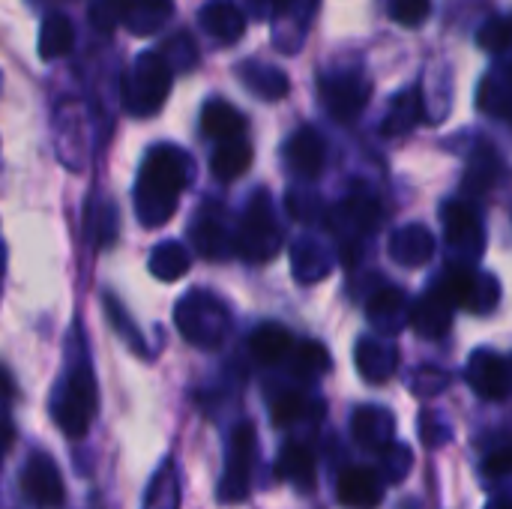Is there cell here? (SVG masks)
I'll return each mask as SVG.
<instances>
[{
  "label": "cell",
  "mask_w": 512,
  "mask_h": 509,
  "mask_svg": "<svg viewBox=\"0 0 512 509\" xmlns=\"http://www.w3.org/2000/svg\"><path fill=\"white\" fill-rule=\"evenodd\" d=\"M477 45L498 54V51H507L512 45V15H495L489 18L480 33H477Z\"/></svg>",
  "instance_id": "38"
},
{
  "label": "cell",
  "mask_w": 512,
  "mask_h": 509,
  "mask_svg": "<svg viewBox=\"0 0 512 509\" xmlns=\"http://www.w3.org/2000/svg\"><path fill=\"white\" fill-rule=\"evenodd\" d=\"M255 456H258V435L252 423H237L228 435L225 447V471L219 480V501L222 504H243L252 492V474H255Z\"/></svg>",
  "instance_id": "6"
},
{
  "label": "cell",
  "mask_w": 512,
  "mask_h": 509,
  "mask_svg": "<svg viewBox=\"0 0 512 509\" xmlns=\"http://www.w3.org/2000/svg\"><path fill=\"white\" fill-rule=\"evenodd\" d=\"M366 315H369V324L378 327V330L387 333V336H396V333H402V330L411 324L408 297H405V291L396 288V285H381V288L369 297Z\"/></svg>",
  "instance_id": "14"
},
{
  "label": "cell",
  "mask_w": 512,
  "mask_h": 509,
  "mask_svg": "<svg viewBox=\"0 0 512 509\" xmlns=\"http://www.w3.org/2000/svg\"><path fill=\"white\" fill-rule=\"evenodd\" d=\"M495 177H498V159L492 156V150H483V153H477V159L471 162V168L465 174V192L486 195L492 189Z\"/></svg>",
  "instance_id": "37"
},
{
  "label": "cell",
  "mask_w": 512,
  "mask_h": 509,
  "mask_svg": "<svg viewBox=\"0 0 512 509\" xmlns=\"http://www.w3.org/2000/svg\"><path fill=\"white\" fill-rule=\"evenodd\" d=\"M189 270V249L177 240H162L150 252V273L159 282H177Z\"/></svg>",
  "instance_id": "29"
},
{
  "label": "cell",
  "mask_w": 512,
  "mask_h": 509,
  "mask_svg": "<svg viewBox=\"0 0 512 509\" xmlns=\"http://www.w3.org/2000/svg\"><path fill=\"white\" fill-rule=\"evenodd\" d=\"M21 492L39 509H57L66 501L60 468L48 453H30V459L21 468Z\"/></svg>",
  "instance_id": "9"
},
{
  "label": "cell",
  "mask_w": 512,
  "mask_h": 509,
  "mask_svg": "<svg viewBox=\"0 0 512 509\" xmlns=\"http://www.w3.org/2000/svg\"><path fill=\"white\" fill-rule=\"evenodd\" d=\"M390 258L402 267H423L435 255V237L426 225H405L396 228L390 237Z\"/></svg>",
  "instance_id": "20"
},
{
  "label": "cell",
  "mask_w": 512,
  "mask_h": 509,
  "mask_svg": "<svg viewBox=\"0 0 512 509\" xmlns=\"http://www.w3.org/2000/svg\"><path fill=\"white\" fill-rule=\"evenodd\" d=\"M336 498L348 509H375L384 498V477L369 465H348L339 471Z\"/></svg>",
  "instance_id": "12"
},
{
  "label": "cell",
  "mask_w": 512,
  "mask_h": 509,
  "mask_svg": "<svg viewBox=\"0 0 512 509\" xmlns=\"http://www.w3.org/2000/svg\"><path fill=\"white\" fill-rule=\"evenodd\" d=\"M486 509H512V495H498V498H492Z\"/></svg>",
  "instance_id": "47"
},
{
  "label": "cell",
  "mask_w": 512,
  "mask_h": 509,
  "mask_svg": "<svg viewBox=\"0 0 512 509\" xmlns=\"http://www.w3.org/2000/svg\"><path fill=\"white\" fill-rule=\"evenodd\" d=\"M201 129L207 138L231 141L246 132V117L225 99H207L201 108Z\"/></svg>",
  "instance_id": "24"
},
{
  "label": "cell",
  "mask_w": 512,
  "mask_h": 509,
  "mask_svg": "<svg viewBox=\"0 0 512 509\" xmlns=\"http://www.w3.org/2000/svg\"><path fill=\"white\" fill-rule=\"evenodd\" d=\"M378 213H381L378 198H375L369 189H354V192L345 198V204L339 207V216H342L345 225L354 228L357 234H369V231L378 225Z\"/></svg>",
  "instance_id": "31"
},
{
  "label": "cell",
  "mask_w": 512,
  "mask_h": 509,
  "mask_svg": "<svg viewBox=\"0 0 512 509\" xmlns=\"http://www.w3.org/2000/svg\"><path fill=\"white\" fill-rule=\"evenodd\" d=\"M192 240H195V249L210 258V261H222L228 258L231 252H237V237H231V228H228V213L222 204H204L195 216V225H192Z\"/></svg>",
  "instance_id": "11"
},
{
  "label": "cell",
  "mask_w": 512,
  "mask_h": 509,
  "mask_svg": "<svg viewBox=\"0 0 512 509\" xmlns=\"http://www.w3.org/2000/svg\"><path fill=\"white\" fill-rule=\"evenodd\" d=\"M99 411V390L87 360H78L51 399V417L66 438H84Z\"/></svg>",
  "instance_id": "2"
},
{
  "label": "cell",
  "mask_w": 512,
  "mask_h": 509,
  "mask_svg": "<svg viewBox=\"0 0 512 509\" xmlns=\"http://www.w3.org/2000/svg\"><path fill=\"white\" fill-rule=\"evenodd\" d=\"M453 309L456 303L438 288L432 285L414 306H411V330L423 339H441L450 333L453 324Z\"/></svg>",
  "instance_id": "13"
},
{
  "label": "cell",
  "mask_w": 512,
  "mask_h": 509,
  "mask_svg": "<svg viewBox=\"0 0 512 509\" xmlns=\"http://www.w3.org/2000/svg\"><path fill=\"white\" fill-rule=\"evenodd\" d=\"M159 51H162V57L168 60V66H171L174 72H186V69L198 66V45H195V39H192L189 33L171 36Z\"/></svg>",
  "instance_id": "36"
},
{
  "label": "cell",
  "mask_w": 512,
  "mask_h": 509,
  "mask_svg": "<svg viewBox=\"0 0 512 509\" xmlns=\"http://www.w3.org/2000/svg\"><path fill=\"white\" fill-rule=\"evenodd\" d=\"M171 15H174L171 0H132L126 27L132 36H153L156 30H162L168 24Z\"/></svg>",
  "instance_id": "28"
},
{
  "label": "cell",
  "mask_w": 512,
  "mask_h": 509,
  "mask_svg": "<svg viewBox=\"0 0 512 509\" xmlns=\"http://www.w3.org/2000/svg\"><path fill=\"white\" fill-rule=\"evenodd\" d=\"M174 69L162 57V51H144L138 54L129 81H126V108L135 117H153L165 105L171 84H174Z\"/></svg>",
  "instance_id": "5"
},
{
  "label": "cell",
  "mask_w": 512,
  "mask_h": 509,
  "mask_svg": "<svg viewBox=\"0 0 512 509\" xmlns=\"http://www.w3.org/2000/svg\"><path fill=\"white\" fill-rule=\"evenodd\" d=\"M105 309H108V318H111V324L117 327V330H123V336L132 342V348L138 351V354H144V345H141V336H138V330L132 327V321L126 318V309L114 300V297H105Z\"/></svg>",
  "instance_id": "44"
},
{
  "label": "cell",
  "mask_w": 512,
  "mask_h": 509,
  "mask_svg": "<svg viewBox=\"0 0 512 509\" xmlns=\"http://www.w3.org/2000/svg\"><path fill=\"white\" fill-rule=\"evenodd\" d=\"M210 168H213V177L222 183L243 177L252 168V144L243 135L231 138V141H219V147L210 159Z\"/></svg>",
  "instance_id": "26"
},
{
  "label": "cell",
  "mask_w": 512,
  "mask_h": 509,
  "mask_svg": "<svg viewBox=\"0 0 512 509\" xmlns=\"http://www.w3.org/2000/svg\"><path fill=\"white\" fill-rule=\"evenodd\" d=\"M117 234V222H114V207L111 204H99L96 207V246H108Z\"/></svg>",
  "instance_id": "45"
},
{
  "label": "cell",
  "mask_w": 512,
  "mask_h": 509,
  "mask_svg": "<svg viewBox=\"0 0 512 509\" xmlns=\"http://www.w3.org/2000/svg\"><path fill=\"white\" fill-rule=\"evenodd\" d=\"M198 24H201V30H204L210 39H216L219 45H234V42H240L243 33H246V15H243L234 3H228V0H213V3H207V6L198 12Z\"/></svg>",
  "instance_id": "19"
},
{
  "label": "cell",
  "mask_w": 512,
  "mask_h": 509,
  "mask_svg": "<svg viewBox=\"0 0 512 509\" xmlns=\"http://www.w3.org/2000/svg\"><path fill=\"white\" fill-rule=\"evenodd\" d=\"M351 432H354V441L363 450L381 453L384 447H390L396 441V417L387 408L363 405L351 417Z\"/></svg>",
  "instance_id": "15"
},
{
  "label": "cell",
  "mask_w": 512,
  "mask_h": 509,
  "mask_svg": "<svg viewBox=\"0 0 512 509\" xmlns=\"http://www.w3.org/2000/svg\"><path fill=\"white\" fill-rule=\"evenodd\" d=\"M483 474H486L489 480H504V477H512V441L510 444L495 447V450L483 459Z\"/></svg>",
  "instance_id": "43"
},
{
  "label": "cell",
  "mask_w": 512,
  "mask_h": 509,
  "mask_svg": "<svg viewBox=\"0 0 512 509\" xmlns=\"http://www.w3.org/2000/svg\"><path fill=\"white\" fill-rule=\"evenodd\" d=\"M291 369L297 378H321L330 372V351L321 342H300L291 351Z\"/></svg>",
  "instance_id": "34"
},
{
  "label": "cell",
  "mask_w": 512,
  "mask_h": 509,
  "mask_svg": "<svg viewBox=\"0 0 512 509\" xmlns=\"http://www.w3.org/2000/svg\"><path fill=\"white\" fill-rule=\"evenodd\" d=\"M420 117H423V90L414 84V87L396 93V99L390 102V108L384 114L381 132L387 138H402V135H408V132L417 129Z\"/></svg>",
  "instance_id": "23"
},
{
  "label": "cell",
  "mask_w": 512,
  "mask_h": 509,
  "mask_svg": "<svg viewBox=\"0 0 512 509\" xmlns=\"http://www.w3.org/2000/svg\"><path fill=\"white\" fill-rule=\"evenodd\" d=\"M141 509H180V480L171 459L162 462V468L150 477Z\"/></svg>",
  "instance_id": "30"
},
{
  "label": "cell",
  "mask_w": 512,
  "mask_h": 509,
  "mask_svg": "<svg viewBox=\"0 0 512 509\" xmlns=\"http://www.w3.org/2000/svg\"><path fill=\"white\" fill-rule=\"evenodd\" d=\"M465 378H468V387L486 402H501L512 393L510 360H504L501 354H495L489 348H480L471 354Z\"/></svg>",
  "instance_id": "10"
},
{
  "label": "cell",
  "mask_w": 512,
  "mask_h": 509,
  "mask_svg": "<svg viewBox=\"0 0 512 509\" xmlns=\"http://www.w3.org/2000/svg\"><path fill=\"white\" fill-rule=\"evenodd\" d=\"M450 387V375L438 366H420L414 375H411V390L423 399L429 396H438Z\"/></svg>",
  "instance_id": "40"
},
{
  "label": "cell",
  "mask_w": 512,
  "mask_h": 509,
  "mask_svg": "<svg viewBox=\"0 0 512 509\" xmlns=\"http://www.w3.org/2000/svg\"><path fill=\"white\" fill-rule=\"evenodd\" d=\"M249 351H252V357H255L258 363L276 366V363H282V360L291 357V351H294V336H291V330L282 327V324H261V327H255V333L249 336Z\"/></svg>",
  "instance_id": "25"
},
{
  "label": "cell",
  "mask_w": 512,
  "mask_h": 509,
  "mask_svg": "<svg viewBox=\"0 0 512 509\" xmlns=\"http://www.w3.org/2000/svg\"><path fill=\"white\" fill-rule=\"evenodd\" d=\"M354 360H357V372H360L369 384H387V381L396 375L399 348H396L390 339L366 336V339L357 342Z\"/></svg>",
  "instance_id": "17"
},
{
  "label": "cell",
  "mask_w": 512,
  "mask_h": 509,
  "mask_svg": "<svg viewBox=\"0 0 512 509\" xmlns=\"http://www.w3.org/2000/svg\"><path fill=\"white\" fill-rule=\"evenodd\" d=\"M291 267L300 285H318L333 270V252L315 237H300L291 243Z\"/></svg>",
  "instance_id": "18"
},
{
  "label": "cell",
  "mask_w": 512,
  "mask_h": 509,
  "mask_svg": "<svg viewBox=\"0 0 512 509\" xmlns=\"http://www.w3.org/2000/svg\"><path fill=\"white\" fill-rule=\"evenodd\" d=\"M432 15V0H393L390 18L405 27H420Z\"/></svg>",
  "instance_id": "41"
},
{
  "label": "cell",
  "mask_w": 512,
  "mask_h": 509,
  "mask_svg": "<svg viewBox=\"0 0 512 509\" xmlns=\"http://www.w3.org/2000/svg\"><path fill=\"white\" fill-rule=\"evenodd\" d=\"M234 237H237V255L249 264H264L279 255L282 225L276 219V207L267 189L252 192Z\"/></svg>",
  "instance_id": "4"
},
{
  "label": "cell",
  "mask_w": 512,
  "mask_h": 509,
  "mask_svg": "<svg viewBox=\"0 0 512 509\" xmlns=\"http://www.w3.org/2000/svg\"><path fill=\"white\" fill-rule=\"evenodd\" d=\"M192 174H195V162L183 147H177V144L150 147L141 162L138 183H135L138 222L144 228L165 225L174 216L177 201H180L183 189L189 186Z\"/></svg>",
  "instance_id": "1"
},
{
  "label": "cell",
  "mask_w": 512,
  "mask_h": 509,
  "mask_svg": "<svg viewBox=\"0 0 512 509\" xmlns=\"http://www.w3.org/2000/svg\"><path fill=\"white\" fill-rule=\"evenodd\" d=\"M237 78L243 81V87L258 96V99H267V102H279L288 96L291 90V81L288 75L279 69V66H270V63H258V60H243L237 66Z\"/></svg>",
  "instance_id": "22"
},
{
  "label": "cell",
  "mask_w": 512,
  "mask_h": 509,
  "mask_svg": "<svg viewBox=\"0 0 512 509\" xmlns=\"http://www.w3.org/2000/svg\"><path fill=\"white\" fill-rule=\"evenodd\" d=\"M174 324L189 345H195L201 351H216L225 345V339L231 333V312L216 294L198 288L177 300Z\"/></svg>",
  "instance_id": "3"
},
{
  "label": "cell",
  "mask_w": 512,
  "mask_h": 509,
  "mask_svg": "<svg viewBox=\"0 0 512 509\" xmlns=\"http://www.w3.org/2000/svg\"><path fill=\"white\" fill-rule=\"evenodd\" d=\"M129 6H132V0H96V3L90 6V21H93V27H99L102 33H111L114 27L126 24Z\"/></svg>",
  "instance_id": "39"
},
{
  "label": "cell",
  "mask_w": 512,
  "mask_h": 509,
  "mask_svg": "<svg viewBox=\"0 0 512 509\" xmlns=\"http://www.w3.org/2000/svg\"><path fill=\"white\" fill-rule=\"evenodd\" d=\"M441 219H444V234L450 249L456 252V258L462 264L477 261L486 252V228L480 213L465 204V201H447L441 207Z\"/></svg>",
  "instance_id": "7"
},
{
  "label": "cell",
  "mask_w": 512,
  "mask_h": 509,
  "mask_svg": "<svg viewBox=\"0 0 512 509\" xmlns=\"http://www.w3.org/2000/svg\"><path fill=\"white\" fill-rule=\"evenodd\" d=\"M258 3V12L264 15V6L270 9V12H285L288 6H294L297 0H255Z\"/></svg>",
  "instance_id": "46"
},
{
  "label": "cell",
  "mask_w": 512,
  "mask_h": 509,
  "mask_svg": "<svg viewBox=\"0 0 512 509\" xmlns=\"http://www.w3.org/2000/svg\"><path fill=\"white\" fill-rule=\"evenodd\" d=\"M288 162L291 168L303 177V180H315L321 177L324 165H327V141L318 129L312 126H300L291 138H288Z\"/></svg>",
  "instance_id": "16"
},
{
  "label": "cell",
  "mask_w": 512,
  "mask_h": 509,
  "mask_svg": "<svg viewBox=\"0 0 512 509\" xmlns=\"http://www.w3.org/2000/svg\"><path fill=\"white\" fill-rule=\"evenodd\" d=\"M411 465H414V453H411V447H405V444H390V447H384L381 450V465H378V471H381V477H384V483H390V486H396V483H402L408 474H411Z\"/></svg>",
  "instance_id": "35"
},
{
  "label": "cell",
  "mask_w": 512,
  "mask_h": 509,
  "mask_svg": "<svg viewBox=\"0 0 512 509\" xmlns=\"http://www.w3.org/2000/svg\"><path fill=\"white\" fill-rule=\"evenodd\" d=\"M75 45V27L63 12H51L42 27H39V57L42 60H57L69 54Z\"/></svg>",
  "instance_id": "27"
},
{
  "label": "cell",
  "mask_w": 512,
  "mask_h": 509,
  "mask_svg": "<svg viewBox=\"0 0 512 509\" xmlns=\"http://www.w3.org/2000/svg\"><path fill=\"white\" fill-rule=\"evenodd\" d=\"M498 303H501V285H498V279L492 273H474L462 309H468L474 315H489V312L498 309Z\"/></svg>",
  "instance_id": "32"
},
{
  "label": "cell",
  "mask_w": 512,
  "mask_h": 509,
  "mask_svg": "<svg viewBox=\"0 0 512 509\" xmlns=\"http://www.w3.org/2000/svg\"><path fill=\"white\" fill-rule=\"evenodd\" d=\"M321 411H324L321 402H309V399H306L303 393H297V390H288V393L276 396V399H273V408H270L276 426H294V423H300V420H306V417H312V414H321Z\"/></svg>",
  "instance_id": "33"
},
{
  "label": "cell",
  "mask_w": 512,
  "mask_h": 509,
  "mask_svg": "<svg viewBox=\"0 0 512 509\" xmlns=\"http://www.w3.org/2000/svg\"><path fill=\"white\" fill-rule=\"evenodd\" d=\"M450 435H453V429L444 423V417H441L438 411H423V414H420V438H423L429 447L447 444Z\"/></svg>",
  "instance_id": "42"
},
{
  "label": "cell",
  "mask_w": 512,
  "mask_h": 509,
  "mask_svg": "<svg viewBox=\"0 0 512 509\" xmlns=\"http://www.w3.org/2000/svg\"><path fill=\"white\" fill-rule=\"evenodd\" d=\"M321 99L327 105V111L342 120L351 123L372 99V81L363 72H336V75H324L321 78Z\"/></svg>",
  "instance_id": "8"
},
{
  "label": "cell",
  "mask_w": 512,
  "mask_h": 509,
  "mask_svg": "<svg viewBox=\"0 0 512 509\" xmlns=\"http://www.w3.org/2000/svg\"><path fill=\"white\" fill-rule=\"evenodd\" d=\"M276 477L291 483L300 492H312L318 486V465H315V453L300 444V441H288L276 459Z\"/></svg>",
  "instance_id": "21"
}]
</instances>
